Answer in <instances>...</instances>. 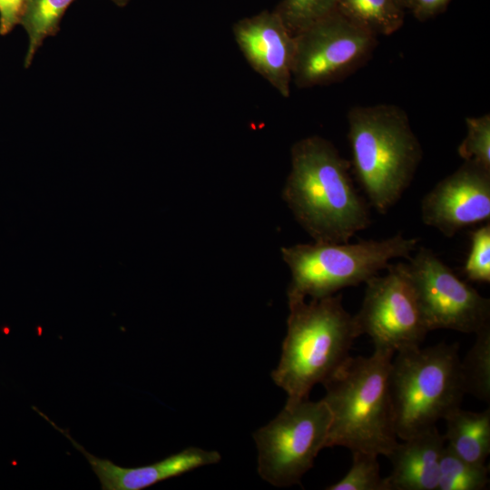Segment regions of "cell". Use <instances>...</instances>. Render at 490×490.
Instances as JSON below:
<instances>
[{
  "label": "cell",
  "mask_w": 490,
  "mask_h": 490,
  "mask_svg": "<svg viewBox=\"0 0 490 490\" xmlns=\"http://www.w3.org/2000/svg\"><path fill=\"white\" fill-rule=\"evenodd\" d=\"M290 161L282 198L314 242H348L371 224L368 202L351 177V163L331 142L305 137L292 145Z\"/></svg>",
  "instance_id": "cell-1"
},
{
  "label": "cell",
  "mask_w": 490,
  "mask_h": 490,
  "mask_svg": "<svg viewBox=\"0 0 490 490\" xmlns=\"http://www.w3.org/2000/svg\"><path fill=\"white\" fill-rule=\"evenodd\" d=\"M394 354L375 347L371 356H349L322 384L331 414L326 447L388 457L397 444L389 391Z\"/></svg>",
  "instance_id": "cell-2"
},
{
  "label": "cell",
  "mask_w": 490,
  "mask_h": 490,
  "mask_svg": "<svg viewBox=\"0 0 490 490\" xmlns=\"http://www.w3.org/2000/svg\"><path fill=\"white\" fill-rule=\"evenodd\" d=\"M348 125L353 173L368 204L386 214L413 181L421 143L407 113L394 104L354 106Z\"/></svg>",
  "instance_id": "cell-3"
},
{
  "label": "cell",
  "mask_w": 490,
  "mask_h": 490,
  "mask_svg": "<svg viewBox=\"0 0 490 490\" xmlns=\"http://www.w3.org/2000/svg\"><path fill=\"white\" fill-rule=\"evenodd\" d=\"M288 302L287 335L271 378L287 393V402H297L308 399L312 387L345 362L358 335L341 294Z\"/></svg>",
  "instance_id": "cell-4"
},
{
  "label": "cell",
  "mask_w": 490,
  "mask_h": 490,
  "mask_svg": "<svg viewBox=\"0 0 490 490\" xmlns=\"http://www.w3.org/2000/svg\"><path fill=\"white\" fill-rule=\"evenodd\" d=\"M389 391L397 436L403 440L436 426L461 407L466 395L459 345L440 342L396 352Z\"/></svg>",
  "instance_id": "cell-5"
},
{
  "label": "cell",
  "mask_w": 490,
  "mask_h": 490,
  "mask_svg": "<svg viewBox=\"0 0 490 490\" xmlns=\"http://www.w3.org/2000/svg\"><path fill=\"white\" fill-rule=\"evenodd\" d=\"M417 238L402 233L387 239L359 240L355 243L296 244L281 249L291 272L288 299H320L366 283L386 269L393 259H409Z\"/></svg>",
  "instance_id": "cell-6"
},
{
  "label": "cell",
  "mask_w": 490,
  "mask_h": 490,
  "mask_svg": "<svg viewBox=\"0 0 490 490\" xmlns=\"http://www.w3.org/2000/svg\"><path fill=\"white\" fill-rule=\"evenodd\" d=\"M330 422L323 399L286 402L273 420L253 434L261 478L277 487L300 484L326 447Z\"/></svg>",
  "instance_id": "cell-7"
},
{
  "label": "cell",
  "mask_w": 490,
  "mask_h": 490,
  "mask_svg": "<svg viewBox=\"0 0 490 490\" xmlns=\"http://www.w3.org/2000/svg\"><path fill=\"white\" fill-rule=\"evenodd\" d=\"M292 83L312 88L334 83L361 67L377 37L354 25L336 10L295 35Z\"/></svg>",
  "instance_id": "cell-8"
},
{
  "label": "cell",
  "mask_w": 490,
  "mask_h": 490,
  "mask_svg": "<svg viewBox=\"0 0 490 490\" xmlns=\"http://www.w3.org/2000/svg\"><path fill=\"white\" fill-rule=\"evenodd\" d=\"M383 276L366 281L362 305L353 316L358 337L368 335L375 347L398 352L419 347L429 332L406 263H389Z\"/></svg>",
  "instance_id": "cell-9"
},
{
  "label": "cell",
  "mask_w": 490,
  "mask_h": 490,
  "mask_svg": "<svg viewBox=\"0 0 490 490\" xmlns=\"http://www.w3.org/2000/svg\"><path fill=\"white\" fill-rule=\"evenodd\" d=\"M406 263L429 331L476 334L490 327V300L461 280L431 250L420 248Z\"/></svg>",
  "instance_id": "cell-10"
},
{
  "label": "cell",
  "mask_w": 490,
  "mask_h": 490,
  "mask_svg": "<svg viewBox=\"0 0 490 490\" xmlns=\"http://www.w3.org/2000/svg\"><path fill=\"white\" fill-rule=\"evenodd\" d=\"M424 224L447 238L490 218V169L465 162L438 181L421 201Z\"/></svg>",
  "instance_id": "cell-11"
},
{
  "label": "cell",
  "mask_w": 490,
  "mask_h": 490,
  "mask_svg": "<svg viewBox=\"0 0 490 490\" xmlns=\"http://www.w3.org/2000/svg\"><path fill=\"white\" fill-rule=\"evenodd\" d=\"M234 40L250 66L281 96L290 95L295 35L275 10H263L238 20Z\"/></svg>",
  "instance_id": "cell-12"
},
{
  "label": "cell",
  "mask_w": 490,
  "mask_h": 490,
  "mask_svg": "<svg viewBox=\"0 0 490 490\" xmlns=\"http://www.w3.org/2000/svg\"><path fill=\"white\" fill-rule=\"evenodd\" d=\"M34 409L47 420L53 427L69 439L72 445L84 456L100 480L101 489L103 490L144 489L198 467L217 464L221 459L220 454L217 451L190 446L148 466L139 467L119 466L108 459L96 457L87 452L72 437L67 430L59 427L35 407Z\"/></svg>",
  "instance_id": "cell-13"
},
{
  "label": "cell",
  "mask_w": 490,
  "mask_h": 490,
  "mask_svg": "<svg viewBox=\"0 0 490 490\" xmlns=\"http://www.w3.org/2000/svg\"><path fill=\"white\" fill-rule=\"evenodd\" d=\"M444 436L434 426L397 442L388 456L392 469L386 490H437Z\"/></svg>",
  "instance_id": "cell-14"
},
{
  "label": "cell",
  "mask_w": 490,
  "mask_h": 490,
  "mask_svg": "<svg viewBox=\"0 0 490 490\" xmlns=\"http://www.w3.org/2000/svg\"><path fill=\"white\" fill-rule=\"evenodd\" d=\"M444 420L446 444L464 460L485 465L490 453V409L473 412L458 407Z\"/></svg>",
  "instance_id": "cell-15"
},
{
  "label": "cell",
  "mask_w": 490,
  "mask_h": 490,
  "mask_svg": "<svg viewBox=\"0 0 490 490\" xmlns=\"http://www.w3.org/2000/svg\"><path fill=\"white\" fill-rule=\"evenodd\" d=\"M405 10L397 0H338L336 6L348 21L376 37L398 31Z\"/></svg>",
  "instance_id": "cell-16"
},
{
  "label": "cell",
  "mask_w": 490,
  "mask_h": 490,
  "mask_svg": "<svg viewBox=\"0 0 490 490\" xmlns=\"http://www.w3.org/2000/svg\"><path fill=\"white\" fill-rule=\"evenodd\" d=\"M74 0H24L19 24L29 37L28 50L24 59L27 68L36 50L47 36L55 35L67 8Z\"/></svg>",
  "instance_id": "cell-17"
},
{
  "label": "cell",
  "mask_w": 490,
  "mask_h": 490,
  "mask_svg": "<svg viewBox=\"0 0 490 490\" xmlns=\"http://www.w3.org/2000/svg\"><path fill=\"white\" fill-rule=\"evenodd\" d=\"M475 341L460 361L466 394L478 400H490V327L477 332Z\"/></svg>",
  "instance_id": "cell-18"
},
{
  "label": "cell",
  "mask_w": 490,
  "mask_h": 490,
  "mask_svg": "<svg viewBox=\"0 0 490 490\" xmlns=\"http://www.w3.org/2000/svg\"><path fill=\"white\" fill-rule=\"evenodd\" d=\"M489 467L469 463L445 444L438 470L437 490H483L489 485Z\"/></svg>",
  "instance_id": "cell-19"
},
{
  "label": "cell",
  "mask_w": 490,
  "mask_h": 490,
  "mask_svg": "<svg viewBox=\"0 0 490 490\" xmlns=\"http://www.w3.org/2000/svg\"><path fill=\"white\" fill-rule=\"evenodd\" d=\"M338 0H281L274 9L296 35L336 10Z\"/></svg>",
  "instance_id": "cell-20"
},
{
  "label": "cell",
  "mask_w": 490,
  "mask_h": 490,
  "mask_svg": "<svg viewBox=\"0 0 490 490\" xmlns=\"http://www.w3.org/2000/svg\"><path fill=\"white\" fill-rule=\"evenodd\" d=\"M353 463L347 473L328 490H386L384 477L380 475L377 456L355 452Z\"/></svg>",
  "instance_id": "cell-21"
},
{
  "label": "cell",
  "mask_w": 490,
  "mask_h": 490,
  "mask_svg": "<svg viewBox=\"0 0 490 490\" xmlns=\"http://www.w3.org/2000/svg\"><path fill=\"white\" fill-rule=\"evenodd\" d=\"M466 135L457 147L465 162L490 169V114L466 118Z\"/></svg>",
  "instance_id": "cell-22"
},
{
  "label": "cell",
  "mask_w": 490,
  "mask_h": 490,
  "mask_svg": "<svg viewBox=\"0 0 490 490\" xmlns=\"http://www.w3.org/2000/svg\"><path fill=\"white\" fill-rule=\"evenodd\" d=\"M470 250L464 273L468 280L490 282V224H485L470 232Z\"/></svg>",
  "instance_id": "cell-23"
},
{
  "label": "cell",
  "mask_w": 490,
  "mask_h": 490,
  "mask_svg": "<svg viewBox=\"0 0 490 490\" xmlns=\"http://www.w3.org/2000/svg\"><path fill=\"white\" fill-rule=\"evenodd\" d=\"M24 0H0V34L10 33L19 24Z\"/></svg>",
  "instance_id": "cell-24"
},
{
  "label": "cell",
  "mask_w": 490,
  "mask_h": 490,
  "mask_svg": "<svg viewBox=\"0 0 490 490\" xmlns=\"http://www.w3.org/2000/svg\"><path fill=\"white\" fill-rule=\"evenodd\" d=\"M451 0H411L409 10L418 21H426L441 14Z\"/></svg>",
  "instance_id": "cell-25"
},
{
  "label": "cell",
  "mask_w": 490,
  "mask_h": 490,
  "mask_svg": "<svg viewBox=\"0 0 490 490\" xmlns=\"http://www.w3.org/2000/svg\"><path fill=\"white\" fill-rule=\"evenodd\" d=\"M397 2L405 9L410 8L411 0H397Z\"/></svg>",
  "instance_id": "cell-26"
},
{
  "label": "cell",
  "mask_w": 490,
  "mask_h": 490,
  "mask_svg": "<svg viewBox=\"0 0 490 490\" xmlns=\"http://www.w3.org/2000/svg\"><path fill=\"white\" fill-rule=\"evenodd\" d=\"M119 6H123L128 4L129 0H112Z\"/></svg>",
  "instance_id": "cell-27"
}]
</instances>
